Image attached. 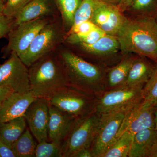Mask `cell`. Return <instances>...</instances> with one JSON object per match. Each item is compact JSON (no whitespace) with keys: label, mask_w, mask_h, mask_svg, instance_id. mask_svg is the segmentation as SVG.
<instances>
[{"label":"cell","mask_w":157,"mask_h":157,"mask_svg":"<svg viewBox=\"0 0 157 157\" xmlns=\"http://www.w3.org/2000/svg\"><path fill=\"white\" fill-rule=\"evenodd\" d=\"M57 55L64 69L67 86L98 98L106 91L107 70L69 51H61Z\"/></svg>","instance_id":"cell-1"},{"label":"cell","mask_w":157,"mask_h":157,"mask_svg":"<svg viewBox=\"0 0 157 157\" xmlns=\"http://www.w3.org/2000/svg\"><path fill=\"white\" fill-rule=\"evenodd\" d=\"M121 50L147 57L157 64V23L150 16L127 18L116 35Z\"/></svg>","instance_id":"cell-2"},{"label":"cell","mask_w":157,"mask_h":157,"mask_svg":"<svg viewBox=\"0 0 157 157\" xmlns=\"http://www.w3.org/2000/svg\"><path fill=\"white\" fill-rule=\"evenodd\" d=\"M31 90L37 98L48 99L67 86L64 69L57 55L48 54L29 67Z\"/></svg>","instance_id":"cell-3"},{"label":"cell","mask_w":157,"mask_h":157,"mask_svg":"<svg viewBox=\"0 0 157 157\" xmlns=\"http://www.w3.org/2000/svg\"><path fill=\"white\" fill-rule=\"evenodd\" d=\"M63 22L50 21L39 32L28 48L19 56L29 68L39 59L53 52L66 38Z\"/></svg>","instance_id":"cell-4"},{"label":"cell","mask_w":157,"mask_h":157,"mask_svg":"<svg viewBox=\"0 0 157 157\" xmlns=\"http://www.w3.org/2000/svg\"><path fill=\"white\" fill-rule=\"evenodd\" d=\"M49 104L77 119L96 111L98 98L69 86L62 88L48 99Z\"/></svg>","instance_id":"cell-5"},{"label":"cell","mask_w":157,"mask_h":157,"mask_svg":"<svg viewBox=\"0 0 157 157\" xmlns=\"http://www.w3.org/2000/svg\"><path fill=\"white\" fill-rule=\"evenodd\" d=\"M101 116V113L95 111L77 121L62 144V157H76L81 150L90 148L95 137Z\"/></svg>","instance_id":"cell-6"},{"label":"cell","mask_w":157,"mask_h":157,"mask_svg":"<svg viewBox=\"0 0 157 157\" xmlns=\"http://www.w3.org/2000/svg\"><path fill=\"white\" fill-rule=\"evenodd\" d=\"M132 108H122L101 114L95 137L90 147L93 157H101L115 142L124 118Z\"/></svg>","instance_id":"cell-7"},{"label":"cell","mask_w":157,"mask_h":157,"mask_svg":"<svg viewBox=\"0 0 157 157\" xmlns=\"http://www.w3.org/2000/svg\"><path fill=\"white\" fill-rule=\"evenodd\" d=\"M144 86H125L106 91L98 98L96 111L102 114L122 108H132L143 101Z\"/></svg>","instance_id":"cell-8"},{"label":"cell","mask_w":157,"mask_h":157,"mask_svg":"<svg viewBox=\"0 0 157 157\" xmlns=\"http://www.w3.org/2000/svg\"><path fill=\"white\" fill-rule=\"evenodd\" d=\"M0 86H8L14 92L31 91L28 68L15 52H11L9 58L0 65Z\"/></svg>","instance_id":"cell-9"},{"label":"cell","mask_w":157,"mask_h":157,"mask_svg":"<svg viewBox=\"0 0 157 157\" xmlns=\"http://www.w3.org/2000/svg\"><path fill=\"white\" fill-rule=\"evenodd\" d=\"M50 21L49 17H42L16 25L9 34L6 53L14 52L18 56L24 53L39 32Z\"/></svg>","instance_id":"cell-10"},{"label":"cell","mask_w":157,"mask_h":157,"mask_svg":"<svg viewBox=\"0 0 157 157\" xmlns=\"http://www.w3.org/2000/svg\"><path fill=\"white\" fill-rule=\"evenodd\" d=\"M49 105L47 98H37L24 115L30 131L38 143L48 141Z\"/></svg>","instance_id":"cell-11"},{"label":"cell","mask_w":157,"mask_h":157,"mask_svg":"<svg viewBox=\"0 0 157 157\" xmlns=\"http://www.w3.org/2000/svg\"><path fill=\"white\" fill-rule=\"evenodd\" d=\"M117 6L96 0L91 21L108 35L116 36L127 18Z\"/></svg>","instance_id":"cell-12"},{"label":"cell","mask_w":157,"mask_h":157,"mask_svg":"<svg viewBox=\"0 0 157 157\" xmlns=\"http://www.w3.org/2000/svg\"><path fill=\"white\" fill-rule=\"evenodd\" d=\"M142 101L132 107L127 113L117 139L125 132H128L134 136L141 130L155 128V111L157 106H147Z\"/></svg>","instance_id":"cell-13"},{"label":"cell","mask_w":157,"mask_h":157,"mask_svg":"<svg viewBox=\"0 0 157 157\" xmlns=\"http://www.w3.org/2000/svg\"><path fill=\"white\" fill-rule=\"evenodd\" d=\"M49 113L48 140L62 144L79 119L51 104L49 105Z\"/></svg>","instance_id":"cell-14"},{"label":"cell","mask_w":157,"mask_h":157,"mask_svg":"<svg viewBox=\"0 0 157 157\" xmlns=\"http://www.w3.org/2000/svg\"><path fill=\"white\" fill-rule=\"evenodd\" d=\"M37 98L31 90L11 93L2 102L0 109V124L24 117L29 106Z\"/></svg>","instance_id":"cell-15"},{"label":"cell","mask_w":157,"mask_h":157,"mask_svg":"<svg viewBox=\"0 0 157 157\" xmlns=\"http://www.w3.org/2000/svg\"><path fill=\"white\" fill-rule=\"evenodd\" d=\"M55 14L51 0H31L14 19V25L15 27L40 17H50Z\"/></svg>","instance_id":"cell-16"},{"label":"cell","mask_w":157,"mask_h":157,"mask_svg":"<svg viewBox=\"0 0 157 157\" xmlns=\"http://www.w3.org/2000/svg\"><path fill=\"white\" fill-rule=\"evenodd\" d=\"M157 139V130L147 128L133 136L129 157H149Z\"/></svg>","instance_id":"cell-17"},{"label":"cell","mask_w":157,"mask_h":157,"mask_svg":"<svg viewBox=\"0 0 157 157\" xmlns=\"http://www.w3.org/2000/svg\"><path fill=\"white\" fill-rule=\"evenodd\" d=\"M155 67L144 56L135 58L124 86L144 85L151 76Z\"/></svg>","instance_id":"cell-18"},{"label":"cell","mask_w":157,"mask_h":157,"mask_svg":"<svg viewBox=\"0 0 157 157\" xmlns=\"http://www.w3.org/2000/svg\"><path fill=\"white\" fill-rule=\"evenodd\" d=\"M135 58L124 57L116 66L107 69L106 91L124 86Z\"/></svg>","instance_id":"cell-19"},{"label":"cell","mask_w":157,"mask_h":157,"mask_svg":"<svg viewBox=\"0 0 157 157\" xmlns=\"http://www.w3.org/2000/svg\"><path fill=\"white\" fill-rule=\"evenodd\" d=\"M78 45L86 53L100 57H106L113 55L120 48L116 36L108 34H106L92 44Z\"/></svg>","instance_id":"cell-20"},{"label":"cell","mask_w":157,"mask_h":157,"mask_svg":"<svg viewBox=\"0 0 157 157\" xmlns=\"http://www.w3.org/2000/svg\"><path fill=\"white\" fill-rule=\"evenodd\" d=\"M26 123L24 117H21L0 124V139L12 147L25 131Z\"/></svg>","instance_id":"cell-21"},{"label":"cell","mask_w":157,"mask_h":157,"mask_svg":"<svg viewBox=\"0 0 157 157\" xmlns=\"http://www.w3.org/2000/svg\"><path fill=\"white\" fill-rule=\"evenodd\" d=\"M37 144L29 129L26 128L12 145V148L16 157H34Z\"/></svg>","instance_id":"cell-22"},{"label":"cell","mask_w":157,"mask_h":157,"mask_svg":"<svg viewBox=\"0 0 157 157\" xmlns=\"http://www.w3.org/2000/svg\"><path fill=\"white\" fill-rule=\"evenodd\" d=\"M133 135L124 132L101 157H128L131 150Z\"/></svg>","instance_id":"cell-23"},{"label":"cell","mask_w":157,"mask_h":157,"mask_svg":"<svg viewBox=\"0 0 157 157\" xmlns=\"http://www.w3.org/2000/svg\"><path fill=\"white\" fill-rule=\"evenodd\" d=\"M61 14L63 25L71 28L74 23L76 11L82 0H55Z\"/></svg>","instance_id":"cell-24"},{"label":"cell","mask_w":157,"mask_h":157,"mask_svg":"<svg viewBox=\"0 0 157 157\" xmlns=\"http://www.w3.org/2000/svg\"><path fill=\"white\" fill-rule=\"evenodd\" d=\"M142 103L148 106H157V64L151 76L144 85Z\"/></svg>","instance_id":"cell-25"},{"label":"cell","mask_w":157,"mask_h":157,"mask_svg":"<svg viewBox=\"0 0 157 157\" xmlns=\"http://www.w3.org/2000/svg\"><path fill=\"white\" fill-rule=\"evenodd\" d=\"M105 32L98 28L86 34H72L66 36L65 40L69 43L78 45L79 44H92L106 35Z\"/></svg>","instance_id":"cell-26"},{"label":"cell","mask_w":157,"mask_h":157,"mask_svg":"<svg viewBox=\"0 0 157 157\" xmlns=\"http://www.w3.org/2000/svg\"><path fill=\"white\" fill-rule=\"evenodd\" d=\"M61 144L43 141L38 143L35 157H62Z\"/></svg>","instance_id":"cell-27"},{"label":"cell","mask_w":157,"mask_h":157,"mask_svg":"<svg viewBox=\"0 0 157 157\" xmlns=\"http://www.w3.org/2000/svg\"><path fill=\"white\" fill-rule=\"evenodd\" d=\"M95 3L96 0H82L80 6L76 11L72 27L85 21H91Z\"/></svg>","instance_id":"cell-28"},{"label":"cell","mask_w":157,"mask_h":157,"mask_svg":"<svg viewBox=\"0 0 157 157\" xmlns=\"http://www.w3.org/2000/svg\"><path fill=\"white\" fill-rule=\"evenodd\" d=\"M31 0H6L3 14L6 17L15 19L20 12Z\"/></svg>","instance_id":"cell-29"},{"label":"cell","mask_w":157,"mask_h":157,"mask_svg":"<svg viewBox=\"0 0 157 157\" xmlns=\"http://www.w3.org/2000/svg\"><path fill=\"white\" fill-rule=\"evenodd\" d=\"M98 28L91 21H85L70 29L66 34V36L72 34H86Z\"/></svg>","instance_id":"cell-30"},{"label":"cell","mask_w":157,"mask_h":157,"mask_svg":"<svg viewBox=\"0 0 157 157\" xmlns=\"http://www.w3.org/2000/svg\"><path fill=\"white\" fill-rule=\"evenodd\" d=\"M14 19L6 17L4 14L0 16V39L9 34L14 28Z\"/></svg>","instance_id":"cell-31"},{"label":"cell","mask_w":157,"mask_h":157,"mask_svg":"<svg viewBox=\"0 0 157 157\" xmlns=\"http://www.w3.org/2000/svg\"><path fill=\"white\" fill-rule=\"evenodd\" d=\"M155 0H133L130 7L135 11H147L151 8Z\"/></svg>","instance_id":"cell-32"},{"label":"cell","mask_w":157,"mask_h":157,"mask_svg":"<svg viewBox=\"0 0 157 157\" xmlns=\"http://www.w3.org/2000/svg\"><path fill=\"white\" fill-rule=\"evenodd\" d=\"M0 157H16L12 147L0 139Z\"/></svg>","instance_id":"cell-33"},{"label":"cell","mask_w":157,"mask_h":157,"mask_svg":"<svg viewBox=\"0 0 157 157\" xmlns=\"http://www.w3.org/2000/svg\"><path fill=\"white\" fill-rule=\"evenodd\" d=\"M13 92L14 91L11 88L7 86H0V104Z\"/></svg>","instance_id":"cell-34"},{"label":"cell","mask_w":157,"mask_h":157,"mask_svg":"<svg viewBox=\"0 0 157 157\" xmlns=\"http://www.w3.org/2000/svg\"><path fill=\"white\" fill-rule=\"evenodd\" d=\"M133 0H121L117 5L118 8L121 12L127 10L131 6Z\"/></svg>","instance_id":"cell-35"},{"label":"cell","mask_w":157,"mask_h":157,"mask_svg":"<svg viewBox=\"0 0 157 157\" xmlns=\"http://www.w3.org/2000/svg\"><path fill=\"white\" fill-rule=\"evenodd\" d=\"M76 157H93L90 149L85 148L81 150L76 155Z\"/></svg>","instance_id":"cell-36"},{"label":"cell","mask_w":157,"mask_h":157,"mask_svg":"<svg viewBox=\"0 0 157 157\" xmlns=\"http://www.w3.org/2000/svg\"><path fill=\"white\" fill-rule=\"evenodd\" d=\"M149 157H157V139L152 149Z\"/></svg>","instance_id":"cell-37"},{"label":"cell","mask_w":157,"mask_h":157,"mask_svg":"<svg viewBox=\"0 0 157 157\" xmlns=\"http://www.w3.org/2000/svg\"><path fill=\"white\" fill-rule=\"evenodd\" d=\"M100 1L107 3V4L117 6L118 4L120 2L121 0H100Z\"/></svg>","instance_id":"cell-38"},{"label":"cell","mask_w":157,"mask_h":157,"mask_svg":"<svg viewBox=\"0 0 157 157\" xmlns=\"http://www.w3.org/2000/svg\"><path fill=\"white\" fill-rule=\"evenodd\" d=\"M5 3L2 0H0V16L3 14Z\"/></svg>","instance_id":"cell-39"},{"label":"cell","mask_w":157,"mask_h":157,"mask_svg":"<svg viewBox=\"0 0 157 157\" xmlns=\"http://www.w3.org/2000/svg\"><path fill=\"white\" fill-rule=\"evenodd\" d=\"M155 129L157 130V107L155 111Z\"/></svg>","instance_id":"cell-40"},{"label":"cell","mask_w":157,"mask_h":157,"mask_svg":"<svg viewBox=\"0 0 157 157\" xmlns=\"http://www.w3.org/2000/svg\"><path fill=\"white\" fill-rule=\"evenodd\" d=\"M155 19L157 23V14H156V15L155 18Z\"/></svg>","instance_id":"cell-41"},{"label":"cell","mask_w":157,"mask_h":157,"mask_svg":"<svg viewBox=\"0 0 157 157\" xmlns=\"http://www.w3.org/2000/svg\"><path fill=\"white\" fill-rule=\"evenodd\" d=\"M2 103H1V104H0V109H1V107H2Z\"/></svg>","instance_id":"cell-42"},{"label":"cell","mask_w":157,"mask_h":157,"mask_svg":"<svg viewBox=\"0 0 157 157\" xmlns=\"http://www.w3.org/2000/svg\"><path fill=\"white\" fill-rule=\"evenodd\" d=\"M2 1L3 2H4L5 3V2H6V0H2Z\"/></svg>","instance_id":"cell-43"}]
</instances>
